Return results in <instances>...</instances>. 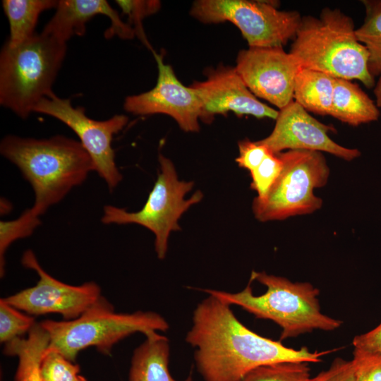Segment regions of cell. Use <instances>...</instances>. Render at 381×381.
<instances>
[{"mask_svg":"<svg viewBox=\"0 0 381 381\" xmlns=\"http://www.w3.org/2000/svg\"><path fill=\"white\" fill-rule=\"evenodd\" d=\"M195 308L186 341L195 349L197 369L204 381H240L263 365L285 363H319L332 352L286 347L260 336L241 323L230 305L208 294Z\"/></svg>","mask_w":381,"mask_h":381,"instance_id":"6da1fadb","label":"cell"},{"mask_svg":"<svg viewBox=\"0 0 381 381\" xmlns=\"http://www.w3.org/2000/svg\"><path fill=\"white\" fill-rule=\"evenodd\" d=\"M0 152L31 185L35 202L27 210L35 218L59 202L95 171L81 143L61 135L42 139L8 135L1 140Z\"/></svg>","mask_w":381,"mask_h":381,"instance_id":"7a4b0ae2","label":"cell"},{"mask_svg":"<svg viewBox=\"0 0 381 381\" xmlns=\"http://www.w3.org/2000/svg\"><path fill=\"white\" fill-rule=\"evenodd\" d=\"M230 306L236 305L257 318L270 320L281 329L280 341L314 330L334 331L342 321L323 314L320 291L309 282H293L284 277L252 271L250 281L237 293L203 289Z\"/></svg>","mask_w":381,"mask_h":381,"instance_id":"3957f363","label":"cell"},{"mask_svg":"<svg viewBox=\"0 0 381 381\" xmlns=\"http://www.w3.org/2000/svg\"><path fill=\"white\" fill-rule=\"evenodd\" d=\"M289 53L299 68L356 80L369 89L375 85L353 19L339 8L325 7L318 17H302Z\"/></svg>","mask_w":381,"mask_h":381,"instance_id":"277c9868","label":"cell"},{"mask_svg":"<svg viewBox=\"0 0 381 381\" xmlns=\"http://www.w3.org/2000/svg\"><path fill=\"white\" fill-rule=\"evenodd\" d=\"M66 43L41 32L0 54V104L22 119L53 93L66 54Z\"/></svg>","mask_w":381,"mask_h":381,"instance_id":"5b68a950","label":"cell"},{"mask_svg":"<svg viewBox=\"0 0 381 381\" xmlns=\"http://www.w3.org/2000/svg\"><path fill=\"white\" fill-rule=\"evenodd\" d=\"M40 325L49 335L47 349L74 363L78 353L87 347L95 346L102 354L110 355L116 344L132 334L148 337L169 327L167 321L153 311L116 313L102 296L75 319L45 320Z\"/></svg>","mask_w":381,"mask_h":381,"instance_id":"8992f818","label":"cell"},{"mask_svg":"<svg viewBox=\"0 0 381 381\" xmlns=\"http://www.w3.org/2000/svg\"><path fill=\"white\" fill-rule=\"evenodd\" d=\"M281 173L267 193L255 197L252 210L260 222L284 220L311 214L322 207V200L314 189L325 186L329 168L322 152L291 150L278 153Z\"/></svg>","mask_w":381,"mask_h":381,"instance_id":"52a82bcc","label":"cell"},{"mask_svg":"<svg viewBox=\"0 0 381 381\" xmlns=\"http://www.w3.org/2000/svg\"><path fill=\"white\" fill-rule=\"evenodd\" d=\"M158 160L159 171L143 207L137 212H128L124 208L105 205L101 221L104 224H135L147 228L155 235V252L162 260L168 250L171 232L181 229L179 220L181 215L200 202L203 195L198 190L186 198L194 183L180 180L173 162L162 153Z\"/></svg>","mask_w":381,"mask_h":381,"instance_id":"ba28073f","label":"cell"},{"mask_svg":"<svg viewBox=\"0 0 381 381\" xmlns=\"http://www.w3.org/2000/svg\"><path fill=\"white\" fill-rule=\"evenodd\" d=\"M275 1L199 0L190 14L205 23L231 22L241 31L248 47H283L295 38L302 16L281 11Z\"/></svg>","mask_w":381,"mask_h":381,"instance_id":"9c48e42d","label":"cell"},{"mask_svg":"<svg viewBox=\"0 0 381 381\" xmlns=\"http://www.w3.org/2000/svg\"><path fill=\"white\" fill-rule=\"evenodd\" d=\"M34 112L46 114L61 121L79 138V142L90 156L95 171L113 190L122 180L116 162L111 143L115 134L128 123V117L116 114L97 121L88 117L81 107H74L70 99L61 98L54 92L43 98Z\"/></svg>","mask_w":381,"mask_h":381,"instance_id":"30bf717a","label":"cell"},{"mask_svg":"<svg viewBox=\"0 0 381 381\" xmlns=\"http://www.w3.org/2000/svg\"><path fill=\"white\" fill-rule=\"evenodd\" d=\"M21 262L39 275L37 284L2 298L32 316L59 313L65 320H73L102 296L100 287L94 282L73 286L52 277L42 267L31 250L23 253Z\"/></svg>","mask_w":381,"mask_h":381,"instance_id":"8fae6325","label":"cell"},{"mask_svg":"<svg viewBox=\"0 0 381 381\" xmlns=\"http://www.w3.org/2000/svg\"><path fill=\"white\" fill-rule=\"evenodd\" d=\"M235 68L258 98L279 110L294 101V79L299 67L283 47L242 49L237 55Z\"/></svg>","mask_w":381,"mask_h":381,"instance_id":"7c38bea8","label":"cell"},{"mask_svg":"<svg viewBox=\"0 0 381 381\" xmlns=\"http://www.w3.org/2000/svg\"><path fill=\"white\" fill-rule=\"evenodd\" d=\"M158 68L155 86L149 91L128 96L124 109L137 116L163 114L173 118L186 132H198L202 104L195 90L183 85L163 54L152 52Z\"/></svg>","mask_w":381,"mask_h":381,"instance_id":"4fadbf2b","label":"cell"},{"mask_svg":"<svg viewBox=\"0 0 381 381\" xmlns=\"http://www.w3.org/2000/svg\"><path fill=\"white\" fill-rule=\"evenodd\" d=\"M271 133L258 140L272 152L303 150L327 152L347 162L361 155L356 148L344 147L329 135L332 125L321 123L294 100L279 111Z\"/></svg>","mask_w":381,"mask_h":381,"instance_id":"5bb4252c","label":"cell"},{"mask_svg":"<svg viewBox=\"0 0 381 381\" xmlns=\"http://www.w3.org/2000/svg\"><path fill=\"white\" fill-rule=\"evenodd\" d=\"M206 80L190 87L202 104L201 121H212L216 114L231 111L238 116L276 119L279 111L260 102L248 88L235 67L219 65L205 71Z\"/></svg>","mask_w":381,"mask_h":381,"instance_id":"9a60e30c","label":"cell"},{"mask_svg":"<svg viewBox=\"0 0 381 381\" xmlns=\"http://www.w3.org/2000/svg\"><path fill=\"white\" fill-rule=\"evenodd\" d=\"M55 9L42 32L65 43L74 35H84L87 23L97 15L106 16L111 20V26L104 32L106 38L117 35L131 39L135 35L105 0H60Z\"/></svg>","mask_w":381,"mask_h":381,"instance_id":"2e32d148","label":"cell"},{"mask_svg":"<svg viewBox=\"0 0 381 381\" xmlns=\"http://www.w3.org/2000/svg\"><path fill=\"white\" fill-rule=\"evenodd\" d=\"M170 347L167 337L155 332L148 337L133 353L129 381H178L169 369ZM182 381H193L191 373Z\"/></svg>","mask_w":381,"mask_h":381,"instance_id":"e0dca14e","label":"cell"},{"mask_svg":"<svg viewBox=\"0 0 381 381\" xmlns=\"http://www.w3.org/2000/svg\"><path fill=\"white\" fill-rule=\"evenodd\" d=\"M330 116L351 126L378 120L380 109L361 87L351 80L334 79Z\"/></svg>","mask_w":381,"mask_h":381,"instance_id":"ac0fdd59","label":"cell"},{"mask_svg":"<svg viewBox=\"0 0 381 381\" xmlns=\"http://www.w3.org/2000/svg\"><path fill=\"white\" fill-rule=\"evenodd\" d=\"M49 343L48 332L36 322L26 338L17 337L5 344L4 353L18 358L15 381H43L40 365Z\"/></svg>","mask_w":381,"mask_h":381,"instance_id":"d6986e66","label":"cell"},{"mask_svg":"<svg viewBox=\"0 0 381 381\" xmlns=\"http://www.w3.org/2000/svg\"><path fill=\"white\" fill-rule=\"evenodd\" d=\"M335 78L323 72L299 68L294 86V100L307 111L329 116Z\"/></svg>","mask_w":381,"mask_h":381,"instance_id":"ffe728a7","label":"cell"},{"mask_svg":"<svg viewBox=\"0 0 381 381\" xmlns=\"http://www.w3.org/2000/svg\"><path fill=\"white\" fill-rule=\"evenodd\" d=\"M56 0H4L2 7L9 25V37L6 42L16 47L33 37L40 14L56 8Z\"/></svg>","mask_w":381,"mask_h":381,"instance_id":"44dd1931","label":"cell"},{"mask_svg":"<svg viewBox=\"0 0 381 381\" xmlns=\"http://www.w3.org/2000/svg\"><path fill=\"white\" fill-rule=\"evenodd\" d=\"M361 3L365 16L356 29V35L368 52L369 71L375 78L381 75V0H363Z\"/></svg>","mask_w":381,"mask_h":381,"instance_id":"7402d4cb","label":"cell"},{"mask_svg":"<svg viewBox=\"0 0 381 381\" xmlns=\"http://www.w3.org/2000/svg\"><path fill=\"white\" fill-rule=\"evenodd\" d=\"M308 363L285 362L258 367L240 381H310Z\"/></svg>","mask_w":381,"mask_h":381,"instance_id":"603a6c76","label":"cell"},{"mask_svg":"<svg viewBox=\"0 0 381 381\" xmlns=\"http://www.w3.org/2000/svg\"><path fill=\"white\" fill-rule=\"evenodd\" d=\"M40 218H35L25 210L12 221L0 222V274L4 275L5 253L9 246L18 238L30 236L40 224Z\"/></svg>","mask_w":381,"mask_h":381,"instance_id":"cb8c5ba5","label":"cell"},{"mask_svg":"<svg viewBox=\"0 0 381 381\" xmlns=\"http://www.w3.org/2000/svg\"><path fill=\"white\" fill-rule=\"evenodd\" d=\"M36 324L34 316L0 299V341L7 343L28 333Z\"/></svg>","mask_w":381,"mask_h":381,"instance_id":"d4e9b609","label":"cell"},{"mask_svg":"<svg viewBox=\"0 0 381 381\" xmlns=\"http://www.w3.org/2000/svg\"><path fill=\"white\" fill-rule=\"evenodd\" d=\"M43 381H74L79 375L80 366L60 353L47 349L40 365Z\"/></svg>","mask_w":381,"mask_h":381,"instance_id":"484cf974","label":"cell"},{"mask_svg":"<svg viewBox=\"0 0 381 381\" xmlns=\"http://www.w3.org/2000/svg\"><path fill=\"white\" fill-rule=\"evenodd\" d=\"M283 163L279 155L270 151L261 164L250 172V188L257 197H264L274 184L282 169Z\"/></svg>","mask_w":381,"mask_h":381,"instance_id":"4316f807","label":"cell"},{"mask_svg":"<svg viewBox=\"0 0 381 381\" xmlns=\"http://www.w3.org/2000/svg\"><path fill=\"white\" fill-rule=\"evenodd\" d=\"M123 13L128 16L133 24L135 34L145 45L154 52L145 34L142 20L144 18L156 13L160 8L159 1H116Z\"/></svg>","mask_w":381,"mask_h":381,"instance_id":"83f0119b","label":"cell"},{"mask_svg":"<svg viewBox=\"0 0 381 381\" xmlns=\"http://www.w3.org/2000/svg\"><path fill=\"white\" fill-rule=\"evenodd\" d=\"M354 381H381V353L354 348Z\"/></svg>","mask_w":381,"mask_h":381,"instance_id":"f1b7e54d","label":"cell"},{"mask_svg":"<svg viewBox=\"0 0 381 381\" xmlns=\"http://www.w3.org/2000/svg\"><path fill=\"white\" fill-rule=\"evenodd\" d=\"M238 146V156L236 162L249 172L256 169L271 151L258 140L251 141L248 138L240 140Z\"/></svg>","mask_w":381,"mask_h":381,"instance_id":"f546056e","label":"cell"},{"mask_svg":"<svg viewBox=\"0 0 381 381\" xmlns=\"http://www.w3.org/2000/svg\"><path fill=\"white\" fill-rule=\"evenodd\" d=\"M310 381H354L353 361L336 358L327 370L311 377Z\"/></svg>","mask_w":381,"mask_h":381,"instance_id":"4dcf8cb0","label":"cell"},{"mask_svg":"<svg viewBox=\"0 0 381 381\" xmlns=\"http://www.w3.org/2000/svg\"><path fill=\"white\" fill-rule=\"evenodd\" d=\"M352 344L354 348L381 353V323L373 329L356 336Z\"/></svg>","mask_w":381,"mask_h":381,"instance_id":"1f68e13d","label":"cell"},{"mask_svg":"<svg viewBox=\"0 0 381 381\" xmlns=\"http://www.w3.org/2000/svg\"><path fill=\"white\" fill-rule=\"evenodd\" d=\"M373 93L375 97V103L379 109H381V75L377 78L373 87Z\"/></svg>","mask_w":381,"mask_h":381,"instance_id":"d6a6232c","label":"cell"},{"mask_svg":"<svg viewBox=\"0 0 381 381\" xmlns=\"http://www.w3.org/2000/svg\"><path fill=\"white\" fill-rule=\"evenodd\" d=\"M74 381H87L83 376L78 375Z\"/></svg>","mask_w":381,"mask_h":381,"instance_id":"836d02e7","label":"cell"}]
</instances>
